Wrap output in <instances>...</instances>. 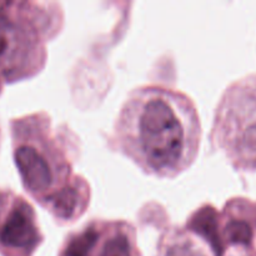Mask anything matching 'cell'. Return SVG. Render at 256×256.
Returning <instances> with one entry per match:
<instances>
[{"instance_id":"cell-2","label":"cell","mask_w":256,"mask_h":256,"mask_svg":"<svg viewBox=\"0 0 256 256\" xmlns=\"http://www.w3.org/2000/svg\"><path fill=\"white\" fill-rule=\"evenodd\" d=\"M15 160L22 180L30 192L44 194L54 185V172L50 160L32 145H22L15 152Z\"/></svg>"},{"instance_id":"cell-6","label":"cell","mask_w":256,"mask_h":256,"mask_svg":"<svg viewBox=\"0 0 256 256\" xmlns=\"http://www.w3.org/2000/svg\"><path fill=\"white\" fill-rule=\"evenodd\" d=\"M226 234L232 242H249L252 232L249 226L244 222H232L226 228Z\"/></svg>"},{"instance_id":"cell-5","label":"cell","mask_w":256,"mask_h":256,"mask_svg":"<svg viewBox=\"0 0 256 256\" xmlns=\"http://www.w3.org/2000/svg\"><path fill=\"white\" fill-rule=\"evenodd\" d=\"M99 256H132V246L126 234L112 232L102 245Z\"/></svg>"},{"instance_id":"cell-1","label":"cell","mask_w":256,"mask_h":256,"mask_svg":"<svg viewBox=\"0 0 256 256\" xmlns=\"http://www.w3.org/2000/svg\"><path fill=\"white\" fill-rule=\"evenodd\" d=\"M142 100L132 114L140 158L156 172L179 169L188 158L189 136L178 102L164 92H152Z\"/></svg>"},{"instance_id":"cell-3","label":"cell","mask_w":256,"mask_h":256,"mask_svg":"<svg viewBox=\"0 0 256 256\" xmlns=\"http://www.w3.org/2000/svg\"><path fill=\"white\" fill-rule=\"evenodd\" d=\"M0 242L12 249H29L38 242V230L26 205L12 210L0 229Z\"/></svg>"},{"instance_id":"cell-4","label":"cell","mask_w":256,"mask_h":256,"mask_svg":"<svg viewBox=\"0 0 256 256\" xmlns=\"http://www.w3.org/2000/svg\"><path fill=\"white\" fill-rule=\"evenodd\" d=\"M165 256H206V254L194 240L185 236V234H179V236L166 248Z\"/></svg>"}]
</instances>
